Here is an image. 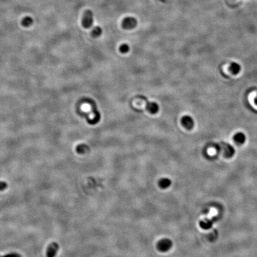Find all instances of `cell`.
Listing matches in <instances>:
<instances>
[{"label":"cell","mask_w":257,"mask_h":257,"mask_svg":"<svg viewBox=\"0 0 257 257\" xmlns=\"http://www.w3.org/2000/svg\"><path fill=\"white\" fill-rule=\"evenodd\" d=\"M86 101L88 103H89L90 104V105L91 106L92 110V111L94 113V118H92V119L87 118L88 119L87 120L88 123L89 124H92V125L96 124L97 123H98L100 121V119H101L100 113H99V111H98V109L97 108L96 104L95 103V102L93 100L90 99H86Z\"/></svg>","instance_id":"cell-1"},{"label":"cell","mask_w":257,"mask_h":257,"mask_svg":"<svg viewBox=\"0 0 257 257\" xmlns=\"http://www.w3.org/2000/svg\"><path fill=\"white\" fill-rule=\"evenodd\" d=\"M173 246L172 241L169 239H163L160 240L157 245L158 250L160 252H165L169 250Z\"/></svg>","instance_id":"cell-2"},{"label":"cell","mask_w":257,"mask_h":257,"mask_svg":"<svg viewBox=\"0 0 257 257\" xmlns=\"http://www.w3.org/2000/svg\"><path fill=\"white\" fill-rule=\"evenodd\" d=\"M82 25L85 28L88 29L92 27L93 24V13L91 10H86L83 16Z\"/></svg>","instance_id":"cell-3"},{"label":"cell","mask_w":257,"mask_h":257,"mask_svg":"<svg viewBox=\"0 0 257 257\" xmlns=\"http://www.w3.org/2000/svg\"><path fill=\"white\" fill-rule=\"evenodd\" d=\"M138 22L135 18L132 17H127L124 18L121 23V26L124 29H132L137 26Z\"/></svg>","instance_id":"cell-4"},{"label":"cell","mask_w":257,"mask_h":257,"mask_svg":"<svg viewBox=\"0 0 257 257\" xmlns=\"http://www.w3.org/2000/svg\"><path fill=\"white\" fill-rule=\"evenodd\" d=\"M142 98L146 102L147 110L151 114H155L157 113L159 111L158 105L154 102H150L145 97H142Z\"/></svg>","instance_id":"cell-5"},{"label":"cell","mask_w":257,"mask_h":257,"mask_svg":"<svg viewBox=\"0 0 257 257\" xmlns=\"http://www.w3.org/2000/svg\"><path fill=\"white\" fill-rule=\"evenodd\" d=\"M59 249V245L57 242L51 243L46 250L47 257H55Z\"/></svg>","instance_id":"cell-6"},{"label":"cell","mask_w":257,"mask_h":257,"mask_svg":"<svg viewBox=\"0 0 257 257\" xmlns=\"http://www.w3.org/2000/svg\"><path fill=\"white\" fill-rule=\"evenodd\" d=\"M181 122L182 125L187 129H192L194 126V121L189 115H185L181 118Z\"/></svg>","instance_id":"cell-7"},{"label":"cell","mask_w":257,"mask_h":257,"mask_svg":"<svg viewBox=\"0 0 257 257\" xmlns=\"http://www.w3.org/2000/svg\"><path fill=\"white\" fill-rule=\"evenodd\" d=\"M213 223H214L213 220L206 219L204 220H202L200 223V226L202 229H205V230H208V229L211 228V227L213 225Z\"/></svg>","instance_id":"cell-8"},{"label":"cell","mask_w":257,"mask_h":257,"mask_svg":"<svg viewBox=\"0 0 257 257\" xmlns=\"http://www.w3.org/2000/svg\"><path fill=\"white\" fill-rule=\"evenodd\" d=\"M234 141L237 144H243L246 140V136L243 133L239 132L234 135Z\"/></svg>","instance_id":"cell-9"},{"label":"cell","mask_w":257,"mask_h":257,"mask_svg":"<svg viewBox=\"0 0 257 257\" xmlns=\"http://www.w3.org/2000/svg\"><path fill=\"white\" fill-rule=\"evenodd\" d=\"M171 183V180L168 178H162L158 181V185L161 189H166L168 187Z\"/></svg>","instance_id":"cell-10"},{"label":"cell","mask_w":257,"mask_h":257,"mask_svg":"<svg viewBox=\"0 0 257 257\" xmlns=\"http://www.w3.org/2000/svg\"><path fill=\"white\" fill-rule=\"evenodd\" d=\"M240 66L237 62H232L229 67L230 71L234 75H236L239 73L240 70Z\"/></svg>","instance_id":"cell-11"},{"label":"cell","mask_w":257,"mask_h":257,"mask_svg":"<svg viewBox=\"0 0 257 257\" xmlns=\"http://www.w3.org/2000/svg\"><path fill=\"white\" fill-rule=\"evenodd\" d=\"M89 151V147L85 144H80L76 147V151L78 154H84Z\"/></svg>","instance_id":"cell-12"},{"label":"cell","mask_w":257,"mask_h":257,"mask_svg":"<svg viewBox=\"0 0 257 257\" xmlns=\"http://www.w3.org/2000/svg\"><path fill=\"white\" fill-rule=\"evenodd\" d=\"M102 34V29L99 26H96L92 31L91 35L94 38H97Z\"/></svg>","instance_id":"cell-13"},{"label":"cell","mask_w":257,"mask_h":257,"mask_svg":"<svg viewBox=\"0 0 257 257\" xmlns=\"http://www.w3.org/2000/svg\"><path fill=\"white\" fill-rule=\"evenodd\" d=\"M129 50H130L129 46H128L127 44H124L120 46V51L121 53H124V54L127 53L128 51H129Z\"/></svg>","instance_id":"cell-14"},{"label":"cell","mask_w":257,"mask_h":257,"mask_svg":"<svg viewBox=\"0 0 257 257\" xmlns=\"http://www.w3.org/2000/svg\"><path fill=\"white\" fill-rule=\"evenodd\" d=\"M7 184L5 182L3 181H1L0 182V190H4V189H6L7 187Z\"/></svg>","instance_id":"cell-15"},{"label":"cell","mask_w":257,"mask_h":257,"mask_svg":"<svg viewBox=\"0 0 257 257\" xmlns=\"http://www.w3.org/2000/svg\"><path fill=\"white\" fill-rule=\"evenodd\" d=\"M255 104L257 105V96H256V98H255Z\"/></svg>","instance_id":"cell-16"}]
</instances>
